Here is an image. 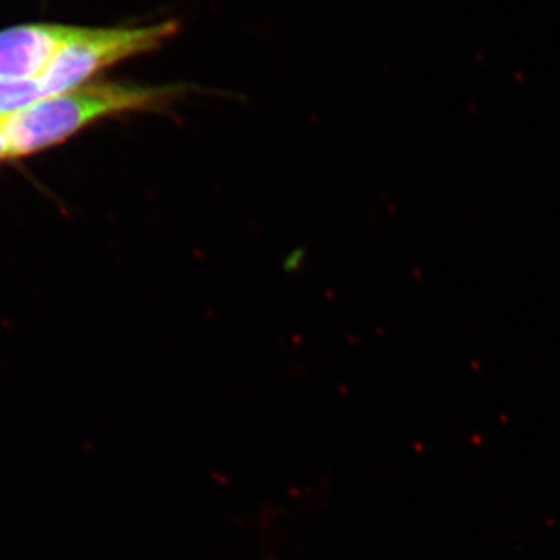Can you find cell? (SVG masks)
Wrapping results in <instances>:
<instances>
[{
    "label": "cell",
    "instance_id": "cell-1",
    "mask_svg": "<svg viewBox=\"0 0 560 560\" xmlns=\"http://www.w3.org/2000/svg\"><path fill=\"white\" fill-rule=\"evenodd\" d=\"M187 86L91 83L47 95L28 108L0 119L13 160L31 156L65 143L106 117L127 113H161L184 97Z\"/></svg>",
    "mask_w": 560,
    "mask_h": 560
},
{
    "label": "cell",
    "instance_id": "cell-2",
    "mask_svg": "<svg viewBox=\"0 0 560 560\" xmlns=\"http://www.w3.org/2000/svg\"><path fill=\"white\" fill-rule=\"evenodd\" d=\"M178 32L179 24L173 20L143 27H79L38 79L40 90L47 97L84 86L120 62L160 49Z\"/></svg>",
    "mask_w": 560,
    "mask_h": 560
},
{
    "label": "cell",
    "instance_id": "cell-3",
    "mask_svg": "<svg viewBox=\"0 0 560 560\" xmlns=\"http://www.w3.org/2000/svg\"><path fill=\"white\" fill-rule=\"evenodd\" d=\"M77 28V25L27 24L0 32V79H40Z\"/></svg>",
    "mask_w": 560,
    "mask_h": 560
},
{
    "label": "cell",
    "instance_id": "cell-4",
    "mask_svg": "<svg viewBox=\"0 0 560 560\" xmlns=\"http://www.w3.org/2000/svg\"><path fill=\"white\" fill-rule=\"evenodd\" d=\"M44 97L38 80L0 79V119H7Z\"/></svg>",
    "mask_w": 560,
    "mask_h": 560
},
{
    "label": "cell",
    "instance_id": "cell-5",
    "mask_svg": "<svg viewBox=\"0 0 560 560\" xmlns=\"http://www.w3.org/2000/svg\"><path fill=\"white\" fill-rule=\"evenodd\" d=\"M10 160H13V154H11L9 140H7L5 132L2 130V125H0V164Z\"/></svg>",
    "mask_w": 560,
    "mask_h": 560
}]
</instances>
